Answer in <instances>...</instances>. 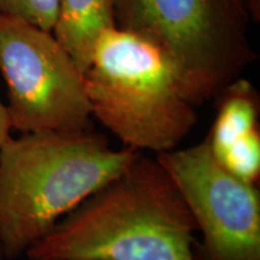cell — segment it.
Instances as JSON below:
<instances>
[{
    "label": "cell",
    "instance_id": "cell-1",
    "mask_svg": "<svg viewBox=\"0 0 260 260\" xmlns=\"http://www.w3.org/2000/svg\"><path fill=\"white\" fill-rule=\"evenodd\" d=\"M194 222L170 174L140 153L25 252L29 260H194Z\"/></svg>",
    "mask_w": 260,
    "mask_h": 260
},
{
    "label": "cell",
    "instance_id": "cell-2",
    "mask_svg": "<svg viewBox=\"0 0 260 260\" xmlns=\"http://www.w3.org/2000/svg\"><path fill=\"white\" fill-rule=\"evenodd\" d=\"M141 152L113 149L100 133L34 132L0 148V249L15 260Z\"/></svg>",
    "mask_w": 260,
    "mask_h": 260
},
{
    "label": "cell",
    "instance_id": "cell-5",
    "mask_svg": "<svg viewBox=\"0 0 260 260\" xmlns=\"http://www.w3.org/2000/svg\"><path fill=\"white\" fill-rule=\"evenodd\" d=\"M0 73L12 130L92 129L83 73L52 31L0 15Z\"/></svg>",
    "mask_w": 260,
    "mask_h": 260
},
{
    "label": "cell",
    "instance_id": "cell-6",
    "mask_svg": "<svg viewBox=\"0 0 260 260\" xmlns=\"http://www.w3.org/2000/svg\"><path fill=\"white\" fill-rule=\"evenodd\" d=\"M155 159L176 183L201 233L194 260H260L259 186L220 167L205 139Z\"/></svg>",
    "mask_w": 260,
    "mask_h": 260
},
{
    "label": "cell",
    "instance_id": "cell-8",
    "mask_svg": "<svg viewBox=\"0 0 260 260\" xmlns=\"http://www.w3.org/2000/svg\"><path fill=\"white\" fill-rule=\"evenodd\" d=\"M117 0H58L52 34L84 73L103 32L117 27Z\"/></svg>",
    "mask_w": 260,
    "mask_h": 260
},
{
    "label": "cell",
    "instance_id": "cell-4",
    "mask_svg": "<svg viewBox=\"0 0 260 260\" xmlns=\"http://www.w3.org/2000/svg\"><path fill=\"white\" fill-rule=\"evenodd\" d=\"M240 0H117V27L151 42L194 107L218 95L258 58Z\"/></svg>",
    "mask_w": 260,
    "mask_h": 260
},
{
    "label": "cell",
    "instance_id": "cell-11",
    "mask_svg": "<svg viewBox=\"0 0 260 260\" xmlns=\"http://www.w3.org/2000/svg\"><path fill=\"white\" fill-rule=\"evenodd\" d=\"M248 14L251 22H260V0H240Z\"/></svg>",
    "mask_w": 260,
    "mask_h": 260
},
{
    "label": "cell",
    "instance_id": "cell-10",
    "mask_svg": "<svg viewBox=\"0 0 260 260\" xmlns=\"http://www.w3.org/2000/svg\"><path fill=\"white\" fill-rule=\"evenodd\" d=\"M11 132L12 128L11 122H10L8 107L0 100V148L11 138Z\"/></svg>",
    "mask_w": 260,
    "mask_h": 260
},
{
    "label": "cell",
    "instance_id": "cell-12",
    "mask_svg": "<svg viewBox=\"0 0 260 260\" xmlns=\"http://www.w3.org/2000/svg\"><path fill=\"white\" fill-rule=\"evenodd\" d=\"M0 260H5L4 256H3V253H2V249H0Z\"/></svg>",
    "mask_w": 260,
    "mask_h": 260
},
{
    "label": "cell",
    "instance_id": "cell-9",
    "mask_svg": "<svg viewBox=\"0 0 260 260\" xmlns=\"http://www.w3.org/2000/svg\"><path fill=\"white\" fill-rule=\"evenodd\" d=\"M58 14V0H0V15L10 16L52 31Z\"/></svg>",
    "mask_w": 260,
    "mask_h": 260
},
{
    "label": "cell",
    "instance_id": "cell-3",
    "mask_svg": "<svg viewBox=\"0 0 260 260\" xmlns=\"http://www.w3.org/2000/svg\"><path fill=\"white\" fill-rule=\"evenodd\" d=\"M90 113L134 151H172L198 122L164 54L145 39L113 27L98 39L83 73Z\"/></svg>",
    "mask_w": 260,
    "mask_h": 260
},
{
    "label": "cell",
    "instance_id": "cell-7",
    "mask_svg": "<svg viewBox=\"0 0 260 260\" xmlns=\"http://www.w3.org/2000/svg\"><path fill=\"white\" fill-rule=\"evenodd\" d=\"M217 112L206 135L220 167L246 183L260 181V95L248 80L239 77L220 90Z\"/></svg>",
    "mask_w": 260,
    "mask_h": 260
}]
</instances>
